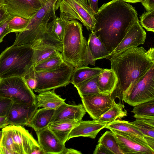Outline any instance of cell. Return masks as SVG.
<instances>
[{"label": "cell", "mask_w": 154, "mask_h": 154, "mask_svg": "<svg viewBox=\"0 0 154 154\" xmlns=\"http://www.w3.org/2000/svg\"><path fill=\"white\" fill-rule=\"evenodd\" d=\"M94 32L109 53L121 41L131 26L139 20L137 12L122 0L105 3L94 14Z\"/></svg>", "instance_id": "6da1fadb"}, {"label": "cell", "mask_w": 154, "mask_h": 154, "mask_svg": "<svg viewBox=\"0 0 154 154\" xmlns=\"http://www.w3.org/2000/svg\"><path fill=\"white\" fill-rule=\"evenodd\" d=\"M108 59L118 79L111 95L122 100L123 95L154 64V48L143 47L127 49Z\"/></svg>", "instance_id": "7a4b0ae2"}, {"label": "cell", "mask_w": 154, "mask_h": 154, "mask_svg": "<svg viewBox=\"0 0 154 154\" xmlns=\"http://www.w3.org/2000/svg\"><path fill=\"white\" fill-rule=\"evenodd\" d=\"M82 24L76 20L68 21L62 41L61 52L64 61L74 68L95 65L83 36Z\"/></svg>", "instance_id": "3957f363"}, {"label": "cell", "mask_w": 154, "mask_h": 154, "mask_svg": "<svg viewBox=\"0 0 154 154\" xmlns=\"http://www.w3.org/2000/svg\"><path fill=\"white\" fill-rule=\"evenodd\" d=\"M58 0H51L42 5L29 19L25 29L17 34L13 46L31 45L33 48L50 41L46 32L48 22L56 17L55 6Z\"/></svg>", "instance_id": "277c9868"}, {"label": "cell", "mask_w": 154, "mask_h": 154, "mask_svg": "<svg viewBox=\"0 0 154 154\" xmlns=\"http://www.w3.org/2000/svg\"><path fill=\"white\" fill-rule=\"evenodd\" d=\"M34 66V49L31 45H12L0 54V79L23 77Z\"/></svg>", "instance_id": "5b68a950"}, {"label": "cell", "mask_w": 154, "mask_h": 154, "mask_svg": "<svg viewBox=\"0 0 154 154\" xmlns=\"http://www.w3.org/2000/svg\"><path fill=\"white\" fill-rule=\"evenodd\" d=\"M74 69L66 62L60 68L56 70L37 71L33 69L29 73L36 81V85L34 90L39 93L66 86L70 83Z\"/></svg>", "instance_id": "8992f818"}, {"label": "cell", "mask_w": 154, "mask_h": 154, "mask_svg": "<svg viewBox=\"0 0 154 154\" xmlns=\"http://www.w3.org/2000/svg\"><path fill=\"white\" fill-rule=\"evenodd\" d=\"M0 98H6L13 103L34 104L37 96L23 78L19 76L0 79Z\"/></svg>", "instance_id": "52a82bcc"}, {"label": "cell", "mask_w": 154, "mask_h": 154, "mask_svg": "<svg viewBox=\"0 0 154 154\" xmlns=\"http://www.w3.org/2000/svg\"><path fill=\"white\" fill-rule=\"evenodd\" d=\"M154 100V64L123 95L122 100L134 106Z\"/></svg>", "instance_id": "ba28073f"}, {"label": "cell", "mask_w": 154, "mask_h": 154, "mask_svg": "<svg viewBox=\"0 0 154 154\" xmlns=\"http://www.w3.org/2000/svg\"><path fill=\"white\" fill-rule=\"evenodd\" d=\"M58 8L64 13L69 20L80 21L88 30H91L95 22L94 14L87 0H58L55 11Z\"/></svg>", "instance_id": "9c48e42d"}, {"label": "cell", "mask_w": 154, "mask_h": 154, "mask_svg": "<svg viewBox=\"0 0 154 154\" xmlns=\"http://www.w3.org/2000/svg\"><path fill=\"white\" fill-rule=\"evenodd\" d=\"M81 98L85 110L93 120L98 119L116 103L111 95L100 92Z\"/></svg>", "instance_id": "30bf717a"}, {"label": "cell", "mask_w": 154, "mask_h": 154, "mask_svg": "<svg viewBox=\"0 0 154 154\" xmlns=\"http://www.w3.org/2000/svg\"><path fill=\"white\" fill-rule=\"evenodd\" d=\"M8 126L14 140L21 154H44L38 141L23 126Z\"/></svg>", "instance_id": "8fae6325"}, {"label": "cell", "mask_w": 154, "mask_h": 154, "mask_svg": "<svg viewBox=\"0 0 154 154\" xmlns=\"http://www.w3.org/2000/svg\"><path fill=\"white\" fill-rule=\"evenodd\" d=\"M2 5L11 16L29 19L43 5L39 0H4Z\"/></svg>", "instance_id": "7c38bea8"}, {"label": "cell", "mask_w": 154, "mask_h": 154, "mask_svg": "<svg viewBox=\"0 0 154 154\" xmlns=\"http://www.w3.org/2000/svg\"><path fill=\"white\" fill-rule=\"evenodd\" d=\"M139 22V20L137 21L131 26L120 42L106 59L145 43L146 33Z\"/></svg>", "instance_id": "4fadbf2b"}, {"label": "cell", "mask_w": 154, "mask_h": 154, "mask_svg": "<svg viewBox=\"0 0 154 154\" xmlns=\"http://www.w3.org/2000/svg\"><path fill=\"white\" fill-rule=\"evenodd\" d=\"M38 108L36 104L13 103L7 116L8 125L26 126Z\"/></svg>", "instance_id": "5bb4252c"}, {"label": "cell", "mask_w": 154, "mask_h": 154, "mask_svg": "<svg viewBox=\"0 0 154 154\" xmlns=\"http://www.w3.org/2000/svg\"><path fill=\"white\" fill-rule=\"evenodd\" d=\"M38 142L44 154H62L64 148L63 143L48 127L35 131Z\"/></svg>", "instance_id": "9a60e30c"}, {"label": "cell", "mask_w": 154, "mask_h": 154, "mask_svg": "<svg viewBox=\"0 0 154 154\" xmlns=\"http://www.w3.org/2000/svg\"><path fill=\"white\" fill-rule=\"evenodd\" d=\"M111 131L115 135L122 154H154V150L147 145L123 134Z\"/></svg>", "instance_id": "2e32d148"}, {"label": "cell", "mask_w": 154, "mask_h": 154, "mask_svg": "<svg viewBox=\"0 0 154 154\" xmlns=\"http://www.w3.org/2000/svg\"><path fill=\"white\" fill-rule=\"evenodd\" d=\"M86 112L82 104L72 105L65 102L55 110L51 123L59 121L79 122L82 120Z\"/></svg>", "instance_id": "e0dca14e"}, {"label": "cell", "mask_w": 154, "mask_h": 154, "mask_svg": "<svg viewBox=\"0 0 154 154\" xmlns=\"http://www.w3.org/2000/svg\"><path fill=\"white\" fill-rule=\"evenodd\" d=\"M107 124L98 122L96 120H81L70 132L68 140L72 138L79 137L94 139L98 133L105 128Z\"/></svg>", "instance_id": "ac0fdd59"}, {"label": "cell", "mask_w": 154, "mask_h": 154, "mask_svg": "<svg viewBox=\"0 0 154 154\" xmlns=\"http://www.w3.org/2000/svg\"><path fill=\"white\" fill-rule=\"evenodd\" d=\"M105 128L125 134L147 145L144 138V135L136 127L128 121L116 119L107 124Z\"/></svg>", "instance_id": "d6986e66"}, {"label": "cell", "mask_w": 154, "mask_h": 154, "mask_svg": "<svg viewBox=\"0 0 154 154\" xmlns=\"http://www.w3.org/2000/svg\"><path fill=\"white\" fill-rule=\"evenodd\" d=\"M55 110L44 108L37 109L26 126L32 128L35 131L48 127Z\"/></svg>", "instance_id": "ffe728a7"}, {"label": "cell", "mask_w": 154, "mask_h": 154, "mask_svg": "<svg viewBox=\"0 0 154 154\" xmlns=\"http://www.w3.org/2000/svg\"><path fill=\"white\" fill-rule=\"evenodd\" d=\"M117 82V78L111 69H103L99 75L97 80L100 92L110 95L115 90Z\"/></svg>", "instance_id": "44dd1931"}, {"label": "cell", "mask_w": 154, "mask_h": 154, "mask_svg": "<svg viewBox=\"0 0 154 154\" xmlns=\"http://www.w3.org/2000/svg\"><path fill=\"white\" fill-rule=\"evenodd\" d=\"M75 121H59L50 123L48 128L65 144L72 129L79 124Z\"/></svg>", "instance_id": "7402d4cb"}, {"label": "cell", "mask_w": 154, "mask_h": 154, "mask_svg": "<svg viewBox=\"0 0 154 154\" xmlns=\"http://www.w3.org/2000/svg\"><path fill=\"white\" fill-rule=\"evenodd\" d=\"M54 90L39 93L36 95L37 106L38 108L55 109L65 102L66 99L57 94Z\"/></svg>", "instance_id": "603a6c76"}, {"label": "cell", "mask_w": 154, "mask_h": 154, "mask_svg": "<svg viewBox=\"0 0 154 154\" xmlns=\"http://www.w3.org/2000/svg\"><path fill=\"white\" fill-rule=\"evenodd\" d=\"M69 21L65 14L60 12V17H56L47 25V32L54 40L62 42L66 26Z\"/></svg>", "instance_id": "cb8c5ba5"}, {"label": "cell", "mask_w": 154, "mask_h": 154, "mask_svg": "<svg viewBox=\"0 0 154 154\" xmlns=\"http://www.w3.org/2000/svg\"><path fill=\"white\" fill-rule=\"evenodd\" d=\"M103 70V69L98 67H90L82 66L75 68L71 77L70 83L74 86L98 75Z\"/></svg>", "instance_id": "d4e9b609"}, {"label": "cell", "mask_w": 154, "mask_h": 154, "mask_svg": "<svg viewBox=\"0 0 154 154\" xmlns=\"http://www.w3.org/2000/svg\"><path fill=\"white\" fill-rule=\"evenodd\" d=\"M88 45L94 61L106 58L110 54L95 33L92 31L90 34Z\"/></svg>", "instance_id": "484cf974"}, {"label": "cell", "mask_w": 154, "mask_h": 154, "mask_svg": "<svg viewBox=\"0 0 154 154\" xmlns=\"http://www.w3.org/2000/svg\"><path fill=\"white\" fill-rule=\"evenodd\" d=\"M127 113L124 104L115 103L111 108L96 120L98 122L107 124L118 118L126 116Z\"/></svg>", "instance_id": "4316f807"}, {"label": "cell", "mask_w": 154, "mask_h": 154, "mask_svg": "<svg viewBox=\"0 0 154 154\" xmlns=\"http://www.w3.org/2000/svg\"><path fill=\"white\" fill-rule=\"evenodd\" d=\"M66 62L61 53L57 54L35 65L33 69L37 71H46L56 70L60 68Z\"/></svg>", "instance_id": "83f0119b"}, {"label": "cell", "mask_w": 154, "mask_h": 154, "mask_svg": "<svg viewBox=\"0 0 154 154\" xmlns=\"http://www.w3.org/2000/svg\"><path fill=\"white\" fill-rule=\"evenodd\" d=\"M33 48L34 51L35 66L56 54L59 52H61L58 48L49 45H41Z\"/></svg>", "instance_id": "f1b7e54d"}, {"label": "cell", "mask_w": 154, "mask_h": 154, "mask_svg": "<svg viewBox=\"0 0 154 154\" xmlns=\"http://www.w3.org/2000/svg\"><path fill=\"white\" fill-rule=\"evenodd\" d=\"M98 75L74 86L81 97L100 93L97 82Z\"/></svg>", "instance_id": "f546056e"}, {"label": "cell", "mask_w": 154, "mask_h": 154, "mask_svg": "<svg viewBox=\"0 0 154 154\" xmlns=\"http://www.w3.org/2000/svg\"><path fill=\"white\" fill-rule=\"evenodd\" d=\"M98 143L103 145L112 154H122L116 138L111 131H106L99 138Z\"/></svg>", "instance_id": "4dcf8cb0"}, {"label": "cell", "mask_w": 154, "mask_h": 154, "mask_svg": "<svg viewBox=\"0 0 154 154\" xmlns=\"http://www.w3.org/2000/svg\"><path fill=\"white\" fill-rule=\"evenodd\" d=\"M2 134L0 141V146L5 147L14 154H21L18 146L12 137L8 125L2 129Z\"/></svg>", "instance_id": "1f68e13d"}, {"label": "cell", "mask_w": 154, "mask_h": 154, "mask_svg": "<svg viewBox=\"0 0 154 154\" xmlns=\"http://www.w3.org/2000/svg\"><path fill=\"white\" fill-rule=\"evenodd\" d=\"M131 112L134 115L154 116V100L135 106Z\"/></svg>", "instance_id": "d6a6232c"}, {"label": "cell", "mask_w": 154, "mask_h": 154, "mask_svg": "<svg viewBox=\"0 0 154 154\" xmlns=\"http://www.w3.org/2000/svg\"><path fill=\"white\" fill-rule=\"evenodd\" d=\"M29 19L17 16H12L8 24L11 32L18 33L24 31L27 26Z\"/></svg>", "instance_id": "836d02e7"}, {"label": "cell", "mask_w": 154, "mask_h": 154, "mask_svg": "<svg viewBox=\"0 0 154 154\" xmlns=\"http://www.w3.org/2000/svg\"><path fill=\"white\" fill-rule=\"evenodd\" d=\"M141 26L147 31L154 32V10L146 11L140 16Z\"/></svg>", "instance_id": "e575fe53"}, {"label": "cell", "mask_w": 154, "mask_h": 154, "mask_svg": "<svg viewBox=\"0 0 154 154\" xmlns=\"http://www.w3.org/2000/svg\"><path fill=\"white\" fill-rule=\"evenodd\" d=\"M130 123L136 127L144 135L154 138V126L136 119Z\"/></svg>", "instance_id": "d590c367"}, {"label": "cell", "mask_w": 154, "mask_h": 154, "mask_svg": "<svg viewBox=\"0 0 154 154\" xmlns=\"http://www.w3.org/2000/svg\"><path fill=\"white\" fill-rule=\"evenodd\" d=\"M13 101L6 98H0V116H7Z\"/></svg>", "instance_id": "8d00e7d4"}, {"label": "cell", "mask_w": 154, "mask_h": 154, "mask_svg": "<svg viewBox=\"0 0 154 154\" xmlns=\"http://www.w3.org/2000/svg\"><path fill=\"white\" fill-rule=\"evenodd\" d=\"M12 17L11 16L0 23V43L3 41L5 36L11 32L8 28V24Z\"/></svg>", "instance_id": "74e56055"}, {"label": "cell", "mask_w": 154, "mask_h": 154, "mask_svg": "<svg viewBox=\"0 0 154 154\" xmlns=\"http://www.w3.org/2000/svg\"><path fill=\"white\" fill-rule=\"evenodd\" d=\"M23 78L29 87L33 91L36 87V84L35 78L29 72Z\"/></svg>", "instance_id": "f35d334b"}, {"label": "cell", "mask_w": 154, "mask_h": 154, "mask_svg": "<svg viewBox=\"0 0 154 154\" xmlns=\"http://www.w3.org/2000/svg\"><path fill=\"white\" fill-rule=\"evenodd\" d=\"M94 154H112V153L101 143H98L94 151Z\"/></svg>", "instance_id": "ab89813d"}, {"label": "cell", "mask_w": 154, "mask_h": 154, "mask_svg": "<svg viewBox=\"0 0 154 154\" xmlns=\"http://www.w3.org/2000/svg\"><path fill=\"white\" fill-rule=\"evenodd\" d=\"M136 119L139 120L154 126V116L134 115Z\"/></svg>", "instance_id": "60d3db41"}, {"label": "cell", "mask_w": 154, "mask_h": 154, "mask_svg": "<svg viewBox=\"0 0 154 154\" xmlns=\"http://www.w3.org/2000/svg\"><path fill=\"white\" fill-rule=\"evenodd\" d=\"M11 16L4 7L3 5H0V23Z\"/></svg>", "instance_id": "b9f144b4"}, {"label": "cell", "mask_w": 154, "mask_h": 154, "mask_svg": "<svg viewBox=\"0 0 154 154\" xmlns=\"http://www.w3.org/2000/svg\"><path fill=\"white\" fill-rule=\"evenodd\" d=\"M141 3L146 11L154 10V0H143Z\"/></svg>", "instance_id": "7bdbcfd3"}, {"label": "cell", "mask_w": 154, "mask_h": 154, "mask_svg": "<svg viewBox=\"0 0 154 154\" xmlns=\"http://www.w3.org/2000/svg\"><path fill=\"white\" fill-rule=\"evenodd\" d=\"M98 1V0H87L88 3L94 14L97 12L99 8L97 6Z\"/></svg>", "instance_id": "ee69618b"}, {"label": "cell", "mask_w": 154, "mask_h": 154, "mask_svg": "<svg viewBox=\"0 0 154 154\" xmlns=\"http://www.w3.org/2000/svg\"><path fill=\"white\" fill-rule=\"evenodd\" d=\"M144 138L147 145L152 149L154 150V138L144 135Z\"/></svg>", "instance_id": "f6af8a7d"}, {"label": "cell", "mask_w": 154, "mask_h": 154, "mask_svg": "<svg viewBox=\"0 0 154 154\" xmlns=\"http://www.w3.org/2000/svg\"><path fill=\"white\" fill-rule=\"evenodd\" d=\"M80 151L72 148H68L65 147L62 154H81Z\"/></svg>", "instance_id": "bcb514c9"}, {"label": "cell", "mask_w": 154, "mask_h": 154, "mask_svg": "<svg viewBox=\"0 0 154 154\" xmlns=\"http://www.w3.org/2000/svg\"><path fill=\"white\" fill-rule=\"evenodd\" d=\"M7 121V116H0V129L8 125Z\"/></svg>", "instance_id": "7dc6e473"}, {"label": "cell", "mask_w": 154, "mask_h": 154, "mask_svg": "<svg viewBox=\"0 0 154 154\" xmlns=\"http://www.w3.org/2000/svg\"><path fill=\"white\" fill-rule=\"evenodd\" d=\"M2 154H14L12 151L8 148L3 146H0Z\"/></svg>", "instance_id": "c3c4849f"}, {"label": "cell", "mask_w": 154, "mask_h": 154, "mask_svg": "<svg viewBox=\"0 0 154 154\" xmlns=\"http://www.w3.org/2000/svg\"><path fill=\"white\" fill-rule=\"evenodd\" d=\"M123 1L131 3H136L137 2H141L143 0H122Z\"/></svg>", "instance_id": "681fc988"}, {"label": "cell", "mask_w": 154, "mask_h": 154, "mask_svg": "<svg viewBox=\"0 0 154 154\" xmlns=\"http://www.w3.org/2000/svg\"><path fill=\"white\" fill-rule=\"evenodd\" d=\"M39 0L41 2L42 5H43L45 3H46L50 1L51 0Z\"/></svg>", "instance_id": "f907efd6"}, {"label": "cell", "mask_w": 154, "mask_h": 154, "mask_svg": "<svg viewBox=\"0 0 154 154\" xmlns=\"http://www.w3.org/2000/svg\"><path fill=\"white\" fill-rule=\"evenodd\" d=\"M4 0H0V6L2 5L3 3Z\"/></svg>", "instance_id": "816d5d0a"}, {"label": "cell", "mask_w": 154, "mask_h": 154, "mask_svg": "<svg viewBox=\"0 0 154 154\" xmlns=\"http://www.w3.org/2000/svg\"><path fill=\"white\" fill-rule=\"evenodd\" d=\"M2 131H0V141L1 140L2 136Z\"/></svg>", "instance_id": "f5cc1de1"}, {"label": "cell", "mask_w": 154, "mask_h": 154, "mask_svg": "<svg viewBox=\"0 0 154 154\" xmlns=\"http://www.w3.org/2000/svg\"><path fill=\"white\" fill-rule=\"evenodd\" d=\"M0 154H2V152L0 146Z\"/></svg>", "instance_id": "db71d44e"}]
</instances>
